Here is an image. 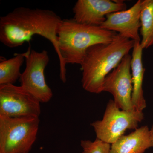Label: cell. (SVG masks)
<instances>
[{
    "mask_svg": "<svg viewBox=\"0 0 153 153\" xmlns=\"http://www.w3.org/2000/svg\"><path fill=\"white\" fill-rule=\"evenodd\" d=\"M30 49V46L26 52L16 54L10 59L1 61L0 85L14 84L19 78L20 79L22 74L20 69Z\"/></svg>",
    "mask_w": 153,
    "mask_h": 153,
    "instance_id": "obj_13",
    "label": "cell"
},
{
    "mask_svg": "<svg viewBox=\"0 0 153 153\" xmlns=\"http://www.w3.org/2000/svg\"><path fill=\"white\" fill-rule=\"evenodd\" d=\"M39 117L0 116V153H29L37 139Z\"/></svg>",
    "mask_w": 153,
    "mask_h": 153,
    "instance_id": "obj_4",
    "label": "cell"
},
{
    "mask_svg": "<svg viewBox=\"0 0 153 153\" xmlns=\"http://www.w3.org/2000/svg\"><path fill=\"white\" fill-rule=\"evenodd\" d=\"M126 7L123 1L78 0L73 8V19L80 24L100 27L108 15Z\"/></svg>",
    "mask_w": 153,
    "mask_h": 153,
    "instance_id": "obj_9",
    "label": "cell"
},
{
    "mask_svg": "<svg viewBox=\"0 0 153 153\" xmlns=\"http://www.w3.org/2000/svg\"><path fill=\"white\" fill-rule=\"evenodd\" d=\"M153 147V139L147 126L121 137L111 146L110 153H144Z\"/></svg>",
    "mask_w": 153,
    "mask_h": 153,
    "instance_id": "obj_11",
    "label": "cell"
},
{
    "mask_svg": "<svg viewBox=\"0 0 153 153\" xmlns=\"http://www.w3.org/2000/svg\"><path fill=\"white\" fill-rule=\"evenodd\" d=\"M135 42L118 34L110 43L96 44L88 48L80 64L82 88L90 93L102 92L105 77L132 50Z\"/></svg>",
    "mask_w": 153,
    "mask_h": 153,
    "instance_id": "obj_3",
    "label": "cell"
},
{
    "mask_svg": "<svg viewBox=\"0 0 153 153\" xmlns=\"http://www.w3.org/2000/svg\"><path fill=\"white\" fill-rule=\"evenodd\" d=\"M131 60L129 54L124 57L117 67L106 76L102 86V91L112 94L117 106L127 111H136L132 102Z\"/></svg>",
    "mask_w": 153,
    "mask_h": 153,
    "instance_id": "obj_8",
    "label": "cell"
},
{
    "mask_svg": "<svg viewBox=\"0 0 153 153\" xmlns=\"http://www.w3.org/2000/svg\"><path fill=\"white\" fill-rule=\"evenodd\" d=\"M62 20L50 10L17 8L0 18V41L6 47L15 48L39 35L52 43L59 58L57 31Z\"/></svg>",
    "mask_w": 153,
    "mask_h": 153,
    "instance_id": "obj_1",
    "label": "cell"
},
{
    "mask_svg": "<svg viewBox=\"0 0 153 153\" xmlns=\"http://www.w3.org/2000/svg\"><path fill=\"white\" fill-rule=\"evenodd\" d=\"M82 153H110V144L97 139L94 141L82 140L80 142Z\"/></svg>",
    "mask_w": 153,
    "mask_h": 153,
    "instance_id": "obj_15",
    "label": "cell"
},
{
    "mask_svg": "<svg viewBox=\"0 0 153 153\" xmlns=\"http://www.w3.org/2000/svg\"><path fill=\"white\" fill-rule=\"evenodd\" d=\"M142 1L138 0L128 10L108 14L100 27L118 33L123 37L135 41H140L139 30L140 28V16Z\"/></svg>",
    "mask_w": 153,
    "mask_h": 153,
    "instance_id": "obj_10",
    "label": "cell"
},
{
    "mask_svg": "<svg viewBox=\"0 0 153 153\" xmlns=\"http://www.w3.org/2000/svg\"><path fill=\"white\" fill-rule=\"evenodd\" d=\"M117 34L99 26L80 24L73 19H62L57 31L62 82L66 81V64L80 65L88 48L96 44L110 43Z\"/></svg>",
    "mask_w": 153,
    "mask_h": 153,
    "instance_id": "obj_2",
    "label": "cell"
},
{
    "mask_svg": "<svg viewBox=\"0 0 153 153\" xmlns=\"http://www.w3.org/2000/svg\"><path fill=\"white\" fill-rule=\"evenodd\" d=\"M140 44L143 49L153 45V0H143L140 16Z\"/></svg>",
    "mask_w": 153,
    "mask_h": 153,
    "instance_id": "obj_14",
    "label": "cell"
},
{
    "mask_svg": "<svg viewBox=\"0 0 153 153\" xmlns=\"http://www.w3.org/2000/svg\"><path fill=\"white\" fill-rule=\"evenodd\" d=\"M144 118L143 111L120 110L114 101L107 105L103 118L91 124L98 139L108 143L115 142L128 129H136Z\"/></svg>",
    "mask_w": 153,
    "mask_h": 153,
    "instance_id": "obj_5",
    "label": "cell"
},
{
    "mask_svg": "<svg viewBox=\"0 0 153 153\" xmlns=\"http://www.w3.org/2000/svg\"><path fill=\"white\" fill-rule=\"evenodd\" d=\"M150 132L151 134H152V137L153 139V125L152 126V128L150 129Z\"/></svg>",
    "mask_w": 153,
    "mask_h": 153,
    "instance_id": "obj_16",
    "label": "cell"
},
{
    "mask_svg": "<svg viewBox=\"0 0 153 153\" xmlns=\"http://www.w3.org/2000/svg\"><path fill=\"white\" fill-rule=\"evenodd\" d=\"M143 49L140 41H135L132 49L131 60V73L133 82L132 102L134 109L143 111L146 107L143 89L145 68L143 63Z\"/></svg>",
    "mask_w": 153,
    "mask_h": 153,
    "instance_id": "obj_12",
    "label": "cell"
},
{
    "mask_svg": "<svg viewBox=\"0 0 153 153\" xmlns=\"http://www.w3.org/2000/svg\"><path fill=\"white\" fill-rule=\"evenodd\" d=\"M40 102L22 86L0 85V116L39 117Z\"/></svg>",
    "mask_w": 153,
    "mask_h": 153,
    "instance_id": "obj_7",
    "label": "cell"
},
{
    "mask_svg": "<svg viewBox=\"0 0 153 153\" xmlns=\"http://www.w3.org/2000/svg\"><path fill=\"white\" fill-rule=\"evenodd\" d=\"M48 52L30 49L25 59L26 68L20 76L21 86L40 102L46 103L53 96L52 89L47 85L44 70L49 63Z\"/></svg>",
    "mask_w": 153,
    "mask_h": 153,
    "instance_id": "obj_6",
    "label": "cell"
}]
</instances>
